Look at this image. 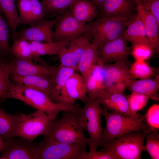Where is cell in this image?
Listing matches in <instances>:
<instances>
[{
    "label": "cell",
    "instance_id": "f1b7e54d",
    "mask_svg": "<svg viewBox=\"0 0 159 159\" xmlns=\"http://www.w3.org/2000/svg\"><path fill=\"white\" fill-rule=\"evenodd\" d=\"M20 117V114H9L0 107V135L3 140L13 137Z\"/></svg>",
    "mask_w": 159,
    "mask_h": 159
},
{
    "label": "cell",
    "instance_id": "e575fe53",
    "mask_svg": "<svg viewBox=\"0 0 159 159\" xmlns=\"http://www.w3.org/2000/svg\"><path fill=\"white\" fill-rule=\"evenodd\" d=\"M126 98L130 111L134 115L137 114L145 107L150 99L146 95L134 92H131Z\"/></svg>",
    "mask_w": 159,
    "mask_h": 159
},
{
    "label": "cell",
    "instance_id": "d6986e66",
    "mask_svg": "<svg viewBox=\"0 0 159 159\" xmlns=\"http://www.w3.org/2000/svg\"><path fill=\"white\" fill-rule=\"evenodd\" d=\"M84 79L87 98L96 99L105 89V78L103 65L97 63L94 65Z\"/></svg>",
    "mask_w": 159,
    "mask_h": 159
},
{
    "label": "cell",
    "instance_id": "d590c367",
    "mask_svg": "<svg viewBox=\"0 0 159 159\" xmlns=\"http://www.w3.org/2000/svg\"><path fill=\"white\" fill-rule=\"evenodd\" d=\"M131 46L130 53L135 61H146L155 54L153 48L147 44H138Z\"/></svg>",
    "mask_w": 159,
    "mask_h": 159
},
{
    "label": "cell",
    "instance_id": "8d00e7d4",
    "mask_svg": "<svg viewBox=\"0 0 159 159\" xmlns=\"http://www.w3.org/2000/svg\"><path fill=\"white\" fill-rule=\"evenodd\" d=\"M146 145L144 151L149 154L152 159H159V134L158 131H152L146 135Z\"/></svg>",
    "mask_w": 159,
    "mask_h": 159
},
{
    "label": "cell",
    "instance_id": "9c48e42d",
    "mask_svg": "<svg viewBox=\"0 0 159 159\" xmlns=\"http://www.w3.org/2000/svg\"><path fill=\"white\" fill-rule=\"evenodd\" d=\"M53 31L52 42L69 41L83 34L87 30V24H83L73 16L68 8L59 16Z\"/></svg>",
    "mask_w": 159,
    "mask_h": 159
},
{
    "label": "cell",
    "instance_id": "603a6c76",
    "mask_svg": "<svg viewBox=\"0 0 159 159\" xmlns=\"http://www.w3.org/2000/svg\"><path fill=\"white\" fill-rule=\"evenodd\" d=\"M10 75L15 85L21 87L37 90L44 93L49 96L53 80L38 76L14 74Z\"/></svg>",
    "mask_w": 159,
    "mask_h": 159
},
{
    "label": "cell",
    "instance_id": "f35d334b",
    "mask_svg": "<svg viewBox=\"0 0 159 159\" xmlns=\"http://www.w3.org/2000/svg\"><path fill=\"white\" fill-rule=\"evenodd\" d=\"M32 9L27 24L32 25L45 18V12L41 2L38 0H31Z\"/></svg>",
    "mask_w": 159,
    "mask_h": 159
},
{
    "label": "cell",
    "instance_id": "ffe728a7",
    "mask_svg": "<svg viewBox=\"0 0 159 159\" xmlns=\"http://www.w3.org/2000/svg\"><path fill=\"white\" fill-rule=\"evenodd\" d=\"M126 88L131 92L142 94L148 96L154 101H158V92L159 89V77L151 78L130 80L126 82Z\"/></svg>",
    "mask_w": 159,
    "mask_h": 159
},
{
    "label": "cell",
    "instance_id": "7c38bea8",
    "mask_svg": "<svg viewBox=\"0 0 159 159\" xmlns=\"http://www.w3.org/2000/svg\"><path fill=\"white\" fill-rule=\"evenodd\" d=\"M9 61L11 75L35 76L53 80L57 67L50 66L47 63L36 64L32 61L11 57Z\"/></svg>",
    "mask_w": 159,
    "mask_h": 159
},
{
    "label": "cell",
    "instance_id": "8fae6325",
    "mask_svg": "<svg viewBox=\"0 0 159 159\" xmlns=\"http://www.w3.org/2000/svg\"><path fill=\"white\" fill-rule=\"evenodd\" d=\"M13 139L6 140L0 152L2 159H39V155L36 143L26 139Z\"/></svg>",
    "mask_w": 159,
    "mask_h": 159
},
{
    "label": "cell",
    "instance_id": "d4e9b609",
    "mask_svg": "<svg viewBox=\"0 0 159 159\" xmlns=\"http://www.w3.org/2000/svg\"><path fill=\"white\" fill-rule=\"evenodd\" d=\"M69 41L43 42L29 41L33 55L37 57L45 55H58L60 50L67 45Z\"/></svg>",
    "mask_w": 159,
    "mask_h": 159
},
{
    "label": "cell",
    "instance_id": "e0dca14e",
    "mask_svg": "<svg viewBox=\"0 0 159 159\" xmlns=\"http://www.w3.org/2000/svg\"><path fill=\"white\" fill-rule=\"evenodd\" d=\"M135 1L137 12L143 24L150 44L155 53H158L159 51V23L151 12L143 8L139 0H135Z\"/></svg>",
    "mask_w": 159,
    "mask_h": 159
},
{
    "label": "cell",
    "instance_id": "5b68a950",
    "mask_svg": "<svg viewBox=\"0 0 159 159\" xmlns=\"http://www.w3.org/2000/svg\"><path fill=\"white\" fill-rule=\"evenodd\" d=\"M78 118L80 125L88 135L87 145L90 151L97 150L100 146V137L103 130L101 122L103 109L96 99L87 98Z\"/></svg>",
    "mask_w": 159,
    "mask_h": 159
},
{
    "label": "cell",
    "instance_id": "83f0119b",
    "mask_svg": "<svg viewBox=\"0 0 159 159\" xmlns=\"http://www.w3.org/2000/svg\"><path fill=\"white\" fill-rule=\"evenodd\" d=\"M10 48L11 57L44 64L45 62L40 57L34 56L31 49L29 41L22 39L15 40Z\"/></svg>",
    "mask_w": 159,
    "mask_h": 159
},
{
    "label": "cell",
    "instance_id": "277c9868",
    "mask_svg": "<svg viewBox=\"0 0 159 159\" xmlns=\"http://www.w3.org/2000/svg\"><path fill=\"white\" fill-rule=\"evenodd\" d=\"M132 19L105 17L88 23L87 30L91 42L98 48L118 38L123 34Z\"/></svg>",
    "mask_w": 159,
    "mask_h": 159
},
{
    "label": "cell",
    "instance_id": "6da1fadb",
    "mask_svg": "<svg viewBox=\"0 0 159 159\" xmlns=\"http://www.w3.org/2000/svg\"><path fill=\"white\" fill-rule=\"evenodd\" d=\"M102 115L105 121L100 139V146L104 147L113 140L124 134L135 132L151 131L144 122L143 115L138 114L131 115L103 110Z\"/></svg>",
    "mask_w": 159,
    "mask_h": 159
},
{
    "label": "cell",
    "instance_id": "b9f144b4",
    "mask_svg": "<svg viewBox=\"0 0 159 159\" xmlns=\"http://www.w3.org/2000/svg\"><path fill=\"white\" fill-rule=\"evenodd\" d=\"M84 159H116L109 152L100 150L90 151L86 153Z\"/></svg>",
    "mask_w": 159,
    "mask_h": 159
},
{
    "label": "cell",
    "instance_id": "cb8c5ba5",
    "mask_svg": "<svg viewBox=\"0 0 159 159\" xmlns=\"http://www.w3.org/2000/svg\"><path fill=\"white\" fill-rule=\"evenodd\" d=\"M123 35L127 41L131 43L132 46L140 43L150 45L143 24L137 13L131 19Z\"/></svg>",
    "mask_w": 159,
    "mask_h": 159
},
{
    "label": "cell",
    "instance_id": "836d02e7",
    "mask_svg": "<svg viewBox=\"0 0 159 159\" xmlns=\"http://www.w3.org/2000/svg\"><path fill=\"white\" fill-rule=\"evenodd\" d=\"M8 23L0 11V55L11 57L9 39L10 37Z\"/></svg>",
    "mask_w": 159,
    "mask_h": 159
},
{
    "label": "cell",
    "instance_id": "484cf974",
    "mask_svg": "<svg viewBox=\"0 0 159 159\" xmlns=\"http://www.w3.org/2000/svg\"><path fill=\"white\" fill-rule=\"evenodd\" d=\"M98 47L91 42L83 52L76 68L84 78L92 66L97 63Z\"/></svg>",
    "mask_w": 159,
    "mask_h": 159
},
{
    "label": "cell",
    "instance_id": "d6a6232c",
    "mask_svg": "<svg viewBox=\"0 0 159 159\" xmlns=\"http://www.w3.org/2000/svg\"><path fill=\"white\" fill-rule=\"evenodd\" d=\"M155 69L146 61H135L129 68L131 80L151 78L155 76Z\"/></svg>",
    "mask_w": 159,
    "mask_h": 159
},
{
    "label": "cell",
    "instance_id": "60d3db41",
    "mask_svg": "<svg viewBox=\"0 0 159 159\" xmlns=\"http://www.w3.org/2000/svg\"><path fill=\"white\" fill-rule=\"evenodd\" d=\"M143 8L152 12L159 23V0H139Z\"/></svg>",
    "mask_w": 159,
    "mask_h": 159
},
{
    "label": "cell",
    "instance_id": "7402d4cb",
    "mask_svg": "<svg viewBox=\"0 0 159 159\" xmlns=\"http://www.w3.org/2000/svg\"><path fill=\"white\" fill-rule=\"evenodd\" d=\"M105 78V88L109 84L131 80L127 62L122 61L103 65Z\"/></svg>",
    "mask_w": 159,
    "mask_h": 159
},
{
    "label": "cell",
    "instance_id": "1f68e13d",
    "mask_svg": "<svg viewBox=\"0 0 159 159\" xmlns=\"http://www.w3.org/2000/svg\"><path fill=\"white\" fill-rule=\"evenodd\" d=\"M7 59L0 62V102L8 98V95L14 83L9 80L10 69Z\"/></svg>",
    "mask_w": 159,
    "mask_h": 159
},
{
    "label": "cell",
    "instance_id": "f6af8a7d",
    "mask_svg": "<svg viewBox=\"0 0 159 159\" xmlns=\"http://www.w3.org/2000/svg\"><path fill=\"white\" fill-rule=\"evenodd\" d=\"M4 141L3 139L0 135V152L2 150L4 146ZM0 159H2L1 157H0Z\"/></svg>",
    "mask_w": 159,
    "mask_h": 159
},
{
    "label": "cell",
    "instance_id": "4dcf8cb0",
    "mask_svg": "<svg viewBox=\"0 0 159 159\" xmlns=\"http://www.w3.org/2000/svg\"><path fill=\"white\" fill-rule=\"evenodd\" d=\"M75 0H43L41 3L46 17H56L68 9Z\"/></svg>",
    "mask_w": 159,
    "mask_h": 159
},
{
    "label": "cell",
    "instance_id": "9a60e30c",
    "mask_svg": "<svg viewBox=\"0 0 159 159\" xmlns=\"http://www.w3.org/2000/svg\"><path fill=\"white\" fill-rule=\"evenodd\" d=\"M91 42L92 38L87 30L82 35L70 40L57 55L60 64L76 70L83 52Z\"/></svg>",
    "mask_w": 159,
    "mask_h": 159
},
{
    "label": "cell",
    "instance_id": "30bf717a",
    "mask_svg": "<svg viewBox=\"0 0 159 159\" xmlns=\"http://www.w3.org/2000/svg\"><path fill=\"white\" fill-rule=\"evenodd\" d=\"M87 98L85 80L80 74L75 72L67 80L54 102L68 106L74 105L80 100L85 102Z\"/></svg>",
    "mask_w": 159,
    "mask_h": 159
},
{
    "label": "cell",
    "instance_id": "52a82bcc",
    "mask_svg": "<svg viewBox=\"0 0 159 159\" xmlns=\"http://www.w3.org/2000/svg\"><path fill=\"white\" fill-rule=\"evenodd\" d=\"M36 144L39 159H84L87 153L85 143L68 144L44 138Z\"/></svg>",
    "mask_w": 159,
    "mask_h": 159
},
{
    "label": "cell",
    "instance_id": "2e32d148",
    "mask_svg": "<svg viewBox=\"0 0 159 159\" xmlns=\"http://www.w3.org/2000/svg\"><path fill=\"white\" fill-rule=\"evenodd\" d=\"M96 19L105 17L130 19L137 14L135 0H105Z\"/></svg>",
    "mask_w": 159,
    "mask_h": 159
},
{
    "label": "cell",
    "instance_id": "7bdbcfd3",
    "mask_svg": "<svg viewBox=\"0 0 159 159\" xmlns=\"http://www.w3.org/2000/svg\"><path fill=\"white\" fill-rule=\"evenodd\" d=\"M126 88V82H120L109 84L104 90L110 93L123 94Z\"/></svg>",
    "mask_w": 159,
    "mask_h": 159
},
{
    "label": "cell",
    "instance_id": "4fadbf2b",
    "mask_svg": "<svg viewBox=\"0 0 159 159\" xmlns=\"http://www.w3.org/2000/svg\"><path fill=\"white\" fill-rule=\"evenodd\" d=\"M127 42L123 34L98 48L97 63L103 65L114 62H127L132 48V46H127Z\"/></svg>",
    "mask_w": 159,
    "mask_h": 159
},
{
    "label": "cell",
    "instance_id": "ac0fdd59",
    "mask_svg": "<svg viewBox=\"0 0 159 159\" xmlns=\"http://www.w3.org/2000/svg\"><path fill=\"white\" fill-rule=\"evenodd\" d=\"M96 99L100 104L110 112L125 115H136L131 112L127 98L123 94L110 93L104 90Z\"/></svg>",
    "mask_w": 159,
    "mask_h": 159
},
{
    "label": "cell",
    "instance_id": "bcb514c9",
    "mask_svg": "<svg viewBox=\"0 0 159 159\" xmlns=\"http://www.w3.org/2000/svg\"><path fill=\"white\" fill-rule=\"evenodd\" d=\"M7 57H4L0 55V62L6 59Z\"/></svg>",
    "mask_w": 159,
    "mask_h": 159
},
{
    "label": "cell",
    "instance_id": "ee69618b",
    "mask_svg": "<svg viewBox=\"0 0 159 159\" xmlns=\"http://www.w3.org/2000/svg\"><path fill=\"white\" fill-rule=\"evenodd\" d=\"M91 1L99 10L101 8L105 0H91Z\"/></svg>",
    "mask_w": 159,
    "mask_h": 159
},
{
    "label": "cell",
    "instance_id": "ab89813d",
    "mask_svg": "<svg viewBox=\"0 0 159 159\" xmlns=\"http://www.w3.org/2000/svg\"><path fill=\"white\" fill-rule=\"evenodd\" d=\"M19 24H27L30 17L31 9V0H18Z\"/></svg>",
    "mask_w": 159,
    "mask_h": 159
},
{
    "label": "cell",
    "instance_id": "3957f363",
    "mask_svg": "<svg viewBox=\"0 0 159 159\" xmlns=\"http://www.w3.org/2000/svg\"><path fill=\"white\" fill-rule=\"evenodd\" d=\"M78 114L72 111H66L59 119L51 120L44 138L68 144H87L88 138L80 125Z\"/></svg>",
    "mask_w": 159,
    "mask_h": 159
},
{
    "label": "cell",
    "instance_id": "f546056e",
    "mask_svg": "<svg viewBox=\"0 0 159 159\" xmlns=\"http://www.w3.org/2000/svg\"><path fill=\"white\" fill-rule=\"evenodd\" d=\"M0 11L4 14L11 33L16 32L20 20L15 0H0Z\"/></svg>",
    "mask_w": 159,
    "mask_h": 159
},
{
    "label": "cell",
    "instance_id": "ba28073f",
    "mask_svg": "<svg viewBox=\"0 0 159 159\" xmlns=\"http://www.w3.org/2000/svg\"><path fill=\"white\" fill-rule=\"evenodd\" d=\"M20 117L13 137H19L32 141L47 133L51 120L44 112L37 110L28 115L20 114Z\"/></svg>",
    "mask_w": 159,
    "mask_h": 159
},
{
    "label": "cell",
    "instance_id": "5bb4252c",
    "mask_svg": "<svg viewBox=\"0 0 159 159\" xmlns=\"http://www.w3.org/2000/svg\"><path fill=\"white\" fill-rule=\"evenodd\" d=\"M60 16L52 20L45 18L29 27L11 33L10 37L13 41L22 39L28 41L52 42V29Z\"/></svg>",
    "mask_w": 159,
    "mask_h": 159
},
{
    "label": "cell",
    "instance_id": "44dd1931",
    "mask_svg": "<svg viewBox=\"0 0 159 159\" xmlns=\"http://www.w3.org/2000/svg\"><path fill=\"white\" fill-rule=\"evenodd\" d=\"M68 8L74 17L83 24L92 21L99 11L89 0H76Z\"/></svg>",
    "mask_w": 159,
    "mask_h": 159
},
{
    "label": "cell",
    "instance_id": "74e56055",
    "mask_svg": "<svg viewBox=\"0 0 159 159\" xmlns=\"http://www.w3.org/2000/svg\"><path fill=\"white\" fill-rule=\"evenodd\" d=\"M144 122L151 131H158L159 129V105L154 104L143 115Z\"/></svg>",
    "mask_w": 159,
    "mask_h": 159
},
{
    "label": "cell",
    "instance_id": "4316f807",
    "mask_svg": "<svg viewBox=\"0 0 159 159\" xmlns=\"http://www.w3.org/2000/svg\"><path fill=\"white\" fill-rule=\"evenodd\" d=\"M75 70L74 68L64 66L60 64L57 67L49 96L52 101H54L64 87L67 80Z\"/></svg>",
    "mask_w": 159,
    "mask_h": 159
},
{
    "label": "cell",
    "instance_id": "8992f818",
    "mask_svg": "<svg viewBox=\"0 0 159 159\" xmlns=\"http://www.w3.org/2000/svg\"><path fill=\"white\" fill-rule=\"evenodd\" d=\"M148 133L140 131L124 134L100 150L109 152L116 159H141L144 151V140Z\"/></svg>",
    "mask_w": 159,
    "mask_h": 159
},
{
    "label": "cell",
    "instance_id": "7a4b0ae2",
    "mask_svg": "<svg viewBox=\"0 0 159 159\" xmlns=\"http://www.w3.org/2000/svg\"><path fill=\"white\" fill-rule=\"evenodd\" d=\"M9 98L19 100L38 110L44 112L51 120L56 119L60 112L70 111L79 114L82 109L78 105L70 106L56 103L40 91L20 87L14 84L8 93Z\"/></svg>",
    "mask_w": 159,
    "mask_h": 159
}]
</instances>
